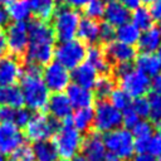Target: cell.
<instances>
[{"instance_id":"obj_46","label":"cell","mask_w":161,"mask_h":161,"mask_svg":"<svg viewBox=\"0 0 161 161\" xmlns=\"http://www.w3.org/2000/svg\"><path fill=\"white\" fill-rule=\"evenodd\" d=\"M132 161H157V158H156L155 156L150 155V153L143 152V153H137V155H135V156L132 157Z\"/></svg>"},{"instance_id":"obj_12","label":"cell","mask_w":161,"mask_h":161,"mask_svg":"<svg viewBox=\"0 0 161 161\" xmlns=\"http://www.w3.org/2000/svg\"><path fill=\"white\" fill-rule=\"evenodd\" d=\"M80 152L82 156L88 161H104L108 155L103 137L98 132H91L86 138H83Z\"/></svg>"},{"instance_id":"obj_16","label":"cell","mask_w":161,"mask_h":161,"mask_svg":"<svg viewBox=\"0 0 161 161\" xmlns=\"http://www.w3.org/2000/svg\"><path fill=\"white\" fill-rule=\"evenodd\" d=\"M23 70V63L11 55L0 59V86H15Z\"/></svg>"},{"instance_id":"obj_19","label":"cell","mask_w":161,"mask_h":161,"mask_svg":"<svg viewBox=\"0 0 161 161\" xmlns=\"http://www.w3.org/2000/svg\"><path fill=\"white\" fill-rule=\"evenodd\" d=\"M97 77H98V73L87 62L80 63L79 65H77L70 72L72 83L80 86V87H84V88H88V89L93 88V86L97 80Z\"/></svg>"},{"instance_id":"obj_49","label":"cell","mask_w":161,"mask_h":161,"mask_svg":"<svg viewBox=\"0 0 161 161\" xmlns=\"http://www.w3.org/2000/svg\"><path fill=\"white\" fill-rule=\"evenodd\" d=\"M104 161H123V160H121V158H118V157H116L113 155H107V158Z\"/></svg>"},{"instance_id":"obj_27","label":"cell","mask_w":161,"mask_h":161,"mask_svg":"<svg viewBox=\"0 0 161 161\" xmlns=\"http://www.w3.org/2000/svg\"><path fill=\"white\" fill-rule=\"evenodd\" d=\"M69 119H70L69 121L70 125L77 131H79L80 133L82 132H87L93 126V108L88 107V108L75 109V112L72 113Z\"/></svg>"},{"instance_id":"obj_35","label":"cell","mask_w":161,"mask_h":161,"mask_svg":"<svg viewBox=\"0 0 161 161\" xmlns=\"http://www.w3.org/2000/svg\"><path fill=\"white\" fill-rule=\"evenodd\" d=\"M147 99H148V106H150L148 117L151 118V121H153V123L157 121H161V94L152 92L147 97Z\"/></svg>"},{"instance_id":"obj_44","label":"cell","mask_w":161,"mask_h":161,"mask_svg":"<svg viewBox=\"0 0 161 161\" xmlns=\"http://www.w3.org/2000/svg\"><path fill=\"white\" fill-rule=\"evenodd\" d=\"M151 88L153 89L155 93L161 94V73H158L157 75L153 77V79H151Z\"/></svg>"},{"instance_id":"obj_17","label":"cell","mask_w":161,"mask_h":161,"mask_svg":"<svg viewBox=\"0 0 161 161\" xmlns=\"http://www.w3.org/2000/svg\"><path fill=\"white\" fill-rule=\"evenodd\" d=\"M64 93L67 94L72 107L75 109L92 107V104L94 102V93L92 89L77 86L74 83H70Z\"/></svg>"},{"instance_id":"obj_48","label":"cell","mask_w":161,"mask_h":161,"mask_svg":"<svg viewBox=\"0 0 161 161\" xmlns=\"http://www.w3.org/2000/svg\"><path fill=\"white\" fill-rule=\"evenodd\" d=\"M153 128L156 130V133L161 135V121H157V122H155V127H153Z\"/></svg>"},{"instance_id":"obj_4","label":"cell","mask_w":161,"mask_h":161,"mask_svg":"<svg viewBox=\"0 0 161 161\" xmlns=\"http://www.w3.org/2000/svg\"><path fill=\"white\" fill-rule=\"evenodd\" d=\"M82 142V133L70 125L69 119L63 122V125L59 126L58 131L54 133L53 145L57 150L58 156H60L64 160L74 158L77 153L80 151Z\"/></svg>"},{"instance_id":"obj_3","label":"cell","mask_w":161,"mask_h":161,"mask_svg":"<svg viewBox=\"0 0 161 161\" xmlns=\"http://www.w3.org/2000/svg\"><path fill=\"white\" fill-rule=\"evenodd\" d=\"M116 75L119 88L128 94L130 98L145 97L151 91V78L132 64L118 65Z\"/></svg>"},{"instance_id":"obj_42","label":"cell","mask_w":161,"mask_h":161,"mask_svg":"<svg viewBox=\"0 0 161 161\" xmlns=\"http://www.w3.org/2000/svg\"><path fill=\"white\" fill-rule=\"evenodd\" d=\"M8 55V45H6V38H5V31L0 26V59Z\"/></svg>"},{"instance_id":"obj_28","label":"cell","mask_w":161,"mask_h":161,"mask_svg":"<svg viewBox=\"0 0 161 161\" xmlns=\"http://www.w3.org/2000/svg\"><path fill=\"white\" fill-rule=\"evenodd\" d=\"M140 35H141V30L131 21H127L116 28V40L131 47L138 43Z\"/></svg>"},{"instance_id":"obj_47","label":"cell","mask_w":161,"mask_h":161,"mask_svg":"<svg viewBox=\"0 0 161 161\" xmlns=\"http://www.w3.org/2000/svg\"><path fill=\"white\" fill-rule=\"evenodd\" d=\"M8 20H9V16H8V14H6V10H5V8L0 4V26L6 25V24H8Z\"/></svg>"},{"instance_id":"obj_24","label":"cell","mask_w":161,"mask_h":161,"mask_svg":"<svg viewBox=\"0 0 161 161\" xmlns=\"http://www.w3.org/2000/svg\"><path fill=\"white\" fill-rule=\"evenodd\" d=\"M31 14L35 16L36 20L40 21H49L52 20L55 10H57V1L55 0H29Z\"/></svg>"},{"instance_id":"obj_30","label":"cell","mask_w":161,"mask_h":161,"mask_svg":"<svg viewBox=\"0 0 161 161\" xmlns=\"http://www.w3.org/2000/svg\"><path fill=\"white\" fill-rule=\"evenodd\" d=\"M130 19H131V23L136 25L141 31L151 28L153 24V18L150 10L141 5L132 10V13L130 14Z\"/></svg>"},{"instance_id":"obj_45","label":"cell","mask_w":161,"mask_h":161,"mask_svg":"<svg viewBox=\"0 0 161 161\" xmlns=\"http://www.w3.org/2000/svg\"><path fill=\"white\" fill-rule=\"evenodd\" d=\"M116 1H118L119 4H122L123 6H126L128 10L136 9V8L140 6L141 3H142V0H116Z\"/></svg>"},{"instance_id":"obj_5","label":"cell","mask_w":161,"mask_h":161,"mask_svg":"<svg viewBox=\"0 0 161 161\" xmlns=\"http://www.w3.org/2000/svg\"><path fill=\"white\" fill-rule=\"evenodd\" d=\"M80 21V14L78 10L69 6H62L55 10L52 18V29L55 39L62 42H68L74 39L77 35V29Z\"/></svg>"},{"instance_id":"obj_2","label":"cell","mask_w":161,"mask_h":161,"mask_svg":"<svg viewBox=\"0 0 161 161\" xmlns=\"http://www.w3.org/2000/svg\"><path fill=\"white\" fill-rule=\"evenodd\" d=\"M19 83L25 106L34 112H44L47 109L50 92L43 82L42 67L24 63Z\"/></svg>"},{"instance_id":"obj_34","label":"cell","mask_w":161,"mask_h":161,"mask_svg":"<svg viewBox=\"0 0 161 161\" xmlns=\"http://www.w3.org/2000/svg\"><path fill=\"white\" fill-rule=\"evenodd\" d=\"M8 161H35L33 148L29 145L23 143L10 153Z\"/></svg>"},{"instance_id":"obj_14","label":"cell","mask_w":161,"mask_h":161,"mask_svg":"<svg viewBox=\"0 0 161 161\" xmlns=\"http://www.w3.org/2000/svg\"><path fill=\"white\" fill-rule=\"evenodd\" d=\"M47 109L49 112V116L58 122L68 121L73 113V107L64 92L50 94L47 104Z\"/></svg>"},{"instance_id":"obj_31","label":"cell","mask_w":161,"mask_h":161,"mask_svg":"<svg viewBox=\"0 0 161 161\" xmlns=\"http://www.w3.org/2000/svg\"><path fill=\"white\" fill-rule=\"evenodd\" d=\"M94 94L98 96L101 99H104L111 94V92L114 89V80L108 74H101L97 77V80L93 86Z\"/></svg>"},{"instance_id":"obj_52","label":"cell","mask_w":161,"mask_h":161,"mask_svg":"<svg viewBox=\"0 0 161 161\" xmlns=\"http://www.w3.org/2000/svg\"><path fill=\"white\" fill-rule=\"evenodd\" d=\"M157 30H158V33H160V35H161V19L158 20V28H157Z\"/></svg>"},{"instance_id":"obj_11","label":"cell","mask_w":161,"mask_h":161,"mask_svg":"<svg viewBox=\"0 0 161 161\" xmlns=\"http://www.w3.org/2000/svg\"><path fill=\"white\" fill-rule=\"evenodd\" d=\"M42 78L50 93L64 92L72 83L70 70L57 62H50L42 69Z\"/></svg>"},{"instance_id":"obj_18","label":"cell","mask_w":161,"mask_h":161,"mask_svg":"<svg viewBox=\"0 0 161 161\" xmlns=\"http://www.w3.org/2000/svg\"><path fill=\"white\" fill-rule=\"evenodd\" d=\"M130 14H131V11L126 6H123L122 4H119L116 0H109L106 3L103 18L107 24L117 28V26L130 21Z\"/></svg>"},{"instance_id":"obj_56","label":"cell","mask_w":161,"mask_h":161,"mask_svg":"<svg viewBox=\"0 0 161 161\" xmlns=\"http://www.w3.org/2000/svg\"><path fill=\"white\" fill-rule=\"evenodd\" d=\"M55 161H69V160H64V158H60V160H55Z\"/></svg>"},{"instance_id":"obj_37","label":"cell","mask_w":161,"mask_h":161,"mask_svg":"<svg viewBox=\"0 0 161 161\" xmlns=\"http://www.w3.org/2000/svg\"><path fill=\"white\" fill-rule=\"evenodd\" d=\"M99 40L106 44L116 40V28L107 24L106 21L99 24Z\"/></svg>"},{"instance_id":"obj_6","label":"cell","mask_w":161,"mask_h":161,"mask_svg":"<svg viewBox=\"0 0 161 161\" xmlns=\"http://www.w3.org/2000/svg\"><path fill=\"white\" fill-rule=\"evenodd\" d=\"M103 142L109 155H113L121 160H128L133 156L135 141L131 131L127 128L119 127L107 132L103 137Z\"/></svg>"},{"instance_id":"obj_23","label":"cell","mask_w":161,"mask_h":161,"mask_svg":"<svg viewBox=\"0 0 161 161\" xmlns=\"http://www.w3.org/2000/svg\"><path fill=\"white\" fill-rule=\"evenodd\" d=\"M0 106L23 108L25 103L20 88L18 86H0Z\"/></svg>"},{"instance_id":"obj_39","label":"cell","mask_w":161,"mask_h":161,"mask_svg":"<svg viewBox=\"0 0 161 161\" xmlns=\"http://www.w3.org/2000/svg\"><path fill=\"white\" fill-rule=\"evenodd\" d=\"M30 116H31V113L29 112V109H25L24 107H23V108H18L16 112H15L14 126L20 127V128H24V127L26 126V123L29 122Z\"/></svg>"},{"instance_id":"obj_13","label":"cell","mask_w":161,"mask_h":161,"mask_svg":"<svg viewBox=\"0 0 161 161\" xmlns=\"http://www.w3.org/2000/svg\"><path fill=\"white\" fill-rule=\"evenodd\" d=\"M24 135L13 123H0V153L10 155L24 143Z\"/></svg>"},{"instance_id":"obj_41","label":"cell","mask_w":161,"mask_h":161,"mask_svg":"<svg viewBox=\"0 0 161 161\" xmlns=\"http://www.w3.org/2000/svg\"><path fill=\"white\" fill-rule=\"evenodd\" d=\"M148 10H150V13H151L153 20H155V19L160 20V19H161V0H156L155 3L150 4V9H148Z\"/></svg>"},{"instance_id":"obj_29","label":"cell","mask_w":161,"mask_h":161,"mask_svg":"<svg viewBox=\"0 0 161 161\" xmlns=\"http://www.w3.org/2000/svg\"><path fill=\"white\" fill-rule=\"evenodd\" d=\"M31 148H33L34 158L36 161H55L58 157L57 150L53 142L49 140L34 142V146Z\"/></svg>"},{"instance_id":"obj_20","label":"cell","mask_w":161,"mask_h":161,"mask_svg":"<svg viewBox=\"0 0 161 161\" xmlns=\"http://www.w3.org/2000/svg\"><path fill=\"white\" fill-rule=\"evenodd\" d=\"M84 62H87L91 67H93L97 73L108 74L111 70V62L107 58L106 52L98 45H91L86 50Z\"/></svg>"},{"instance_id":"obj_53","label":"cell","mask_w":161,"mask_h":161,"mask_svg":"<svg viewBox=\"0 0 161 161\" xmlns=\"http://www.w3.org/2000/svg\"><path fill=\"white\" fill-rule=\"evenodd\" d=\"M143 3H146V4H152V3H155L156 0H142Z\"/></svg>"},{"instance_id":"obj_7","label":"cell","mask_w":161,"mask_h":161,"mask_svg":"<svg viewBox=\"0 0 161 161\" xmlns=\"http://www.w3.org/2000/svg\"><path fill=\"white\" fill-rule=\"evenodd\" d=\"M24 128L25 138L31 142H39L53 137L59 128V123L44 112H34V114L30 116V119Z\"/></svg>"},{"instance_id":"obj_8","label":"cell","mask_w":161,"mask_h":161,"mask_svg":"<svg viewBox=\"0 0 161 161\" xmlns=\"http://www.w3.org/2000/svg\"><path fill=\"white\" fill-rule=\"evenodd\" d=\"M5 38L8 54L24 64L28 48V24L25 21H13L5 25Z\"/></svg>"},{"instance_id":"obj_10","label":"cell","mask_w":161,"mask_h":161,"mask_svg":"<svg viewBox=\"0 0 161 161\" xmlns=\"http://www.w3.org/2000/svg\"><path fill=\"white\" fill-rule=\"evenodd\" d=\"M86 50L87 48L80 40L72 39L68 42H62L58 45H55L53 58H55L57 63H59L68 70H72L84 62Z\"/></svg>"},{"instance_id":"obj_25","label":"cell","mask_w":161,"mask_h":161,"mask_svg":"<svg viewBox=\"0 0 161 161\" xmlns=\"http://www.w3.org/2000/svg\"><path fill=\"white\" fill-rule=\"evenodd\" d=\"M137 44L142 53H156L161 47V35L157 28L151 26L146 30H142Z\"/></svg>"},{"instance_id":"obj_1","label":"cell","mask_w":161,"mask_h":161,"mask_svg":"<svg viewBox=\"0 0 161 161\" xmlns=\"http://www.w3.org/2000/svg\"><path fill=\"white\" fill-rule=\"evenodd\" d=\"M55 36L49 23L31 20L28 24V48L24 63L47 65L52 62L55 49Z\"/></svg>"},{"instance_id":"obj_22","label":"cell","mask_w":161,"mask_h":161,"mask_svg":"<svg viewBox=\"0 0 161 161\" xmlns=\"http://www.w3.org/2000/svg\"><path fill=\"white\" fill-rule=\"evenodd\" d=\"M136 68L143 72L150 78L161 73V63L156 55V53H140L135 58Z\"/></svg>"},{"instance_id":"obj_43","label":"cell","mask_w":161,"mask_h":161,"mask_svg":"<svg viewBox=\"0 0 161 161\" xmlns=\"http://www.w3.org/2000/svg\"><path fill=\"white\" fill-rule=\"evenodd\" d=\"M65 1V6H69V8H72V9H75V10H78V9H80V8H84L91 0H64Z\"/></svg>"},{"instance_id":"obj_32","label":"cell","mask_w":161,"mask_h":161,"mask_svg":"<svg viewBox=\"0 0 161 161\" xmlns=\"http://www.w3.org/2000/svg\"><path fill=\"white\" fill-rule=\"evenodd\" d=\"M108 98H109V103L114 107V108H117L118 111H125V109H127L130 106H131V98L128 97V94L126 93V92H123L121 88H114L112 92H111V94L108 96Z\"/></svg>"},{"instance_id":"obj_15","label":"cell","mask_w":161,"mask_h":161,"mask_svg":"<svg viewBox=\"0 0 161 161\" xmlns=\"http://www.w3.org/2000/svg\"><path fill=\"white\" fill-rule=\"evenodd\" d=\"M104 52H106V55L109 59V62L114 63L117 65L131 64L132 62H135V58L137 55L133 47L123 44L117 40L108 43Z\"/></svg>"},{"instance_id":"obj_21","label":"cell","mask_w":161,"mask_h":161,"mask_svg":"<svg viewBox=\"0 0 161 161\" xmlns=\"http://www.w3.org/2000/svg\"><path fill=\"white\" fill-rule=\"evenodd\" d=\"M77 36L84 45H94L99 40V21L89 18H80Z\"/></svg>"},{"instance_id":"obj_57","label":"cell","mask_w":161,"mask_h":161,"mask_svg":"<svg viewBox=\"0 0 161 161\" xmlns=\"http://www.w3.org/2000/svg\"><path fill=\"white\" fill-rule=\"evenodd\" d=\"M157 161H161V156H160V157H158V158H157Z\"/></svg>"},{"instance_id":"obj_9","label":"cell","mask_w":161,"mask_h":161,"mask_svg":"<svg viewBox=\"0 0 161 161\" xmlns=\"http://www.w3.org/2000/svg\"><path fill=\"white\" fill-rule=\"evenodd\" d=\"M122 125V112L108 101L101 99L93 108V126L98 133H107Z\"/></svg>"},{"instance_id":"obj_58","label":"cell","mask_w":161,"mask_h":161,"mask_svg":"<svg viewBox=\"0 0 161 161\" xmlns=\"http://www.w3.org/2000/svg\"><path fill=\"white\" fill-rule=\"evenodd\" d=\"M55 1H60V0H55Z\"/></svg>"},{"instance_id":"obj_54","label":"cell","mask_w":161,"mask_h":161,"mask_svg":"<svg viewBox=\"0 0 161 161\" xmlns=\"http://www.w3.org/2000/svg\"><path fill=\"white\" fill-rule=\"evenodd\" d=\"M9 1H10V0H0V4H1V5H3V4H8Z\"/></svg>"},{"instance_id":"obj_26","label":"cell","mask_w":161,"mask_h":161,"mask_svg":"<svg viewBox=\"0 0 161 161\" xmlns=\"http://www.w3.org/2000/svg\"><path fill=\"white\" fill-rule=\"evenodd\" d=\"M5 10L9 19L14 21H26L31 15L29 0H10Z\"/></svg>"},{"instance_id":"obj_36","label":"cell","mask_w":161,"mask_h":161,"mask_svg":"<svg viewBox=\"0 0 161 161\" xmlns=\"http://www.w3.org/2000/svg\"><path fill=\"white\" fill-rule=\"evenodd\" d=\"M132 111L138 116L140 119H143L146 117H148L150 113V106H148V99L146 97H140V98H135L133 102H131Z\"/></svg>"},{"instance_id":"obj_51","label":"cell","mask_w":161,"mask_h":161,"mask_svg":"<svg viewBox=\"0 0 161 161\" xmlns=\"http://www.w3.org/2000/svg\"><path fill=\"white\" fill-rule=\"evenodd\" d=\"M156 55H157V58H158V60H160V63H161V47L157 49V52H156Z\"/></svg>"},{"instance_id":"obj_40","label":"cell","mask_w":161,"mask_h":161,"mask_svg":"<svg viewBox=\"0 0 161 161\" xmlns=\"http://www.w3.org/2000/svg\"><path fill=\"white\" fill-rule=\"evenodd\" d=\"M138 121H140L138 116L132 111L131 107H128L127 109L122 111V125H125V127L127 130H131Z\"/></svg>"},{"instance_id":"obj_33","label":"cell","mask_w":161,"mask_h":161,"mask_svg":"<svg viewBox=\"0 0 161 161\" xmlns=\"http://www.w3.org/2000/svg\"><path fill=\"white\" fill-rule=\"evenodd\" d=\"M104 6H106V1L104 0H91L83 8L84 13H86V18L94 19V20H98V19L103 18Z\"/></svg>"},{"instance_id":"obj_55","label":"cell","mask_w":161,"mask_h":161,"mask_svg":"<svg viewBox=\"0 0 161 161\" xmlns=\"http://www.w3.org/2000/svg\"><path fill=\"white\" fill-rule=\"evenodd\" d=\"M0 161H6V160H5V157H4V155H3V153H0Z\"/></svg>"},{"instance_id":"obj_50","label":"cell","mask_w":161,"mask_h":161,"mask_svg":"<svg viewBox=\"0 0 161 161\" xmlns=\"http://www.w3.org/2000/svg\"><path fill=\"white\" fill-rule=\"evenodd\" d=\"M73 161H88V160H87V158H84V157L80 155V156H75V157L73 158Z\"/></svg>"},{"instance_id":"obj_38","label":"cell","mask_w":161,"mask_h":161,"mask_svg":"<svg viewBox=\"0 0 161 161\" xmlns=\"http://www.w3.org/2000/svg\"><path fill=\"white\" fill-rule=\"evenodd\" d=\"M146 153H150L152 156H161V135L153 133L146 145Z\"/></svg>"}]
</instances>
